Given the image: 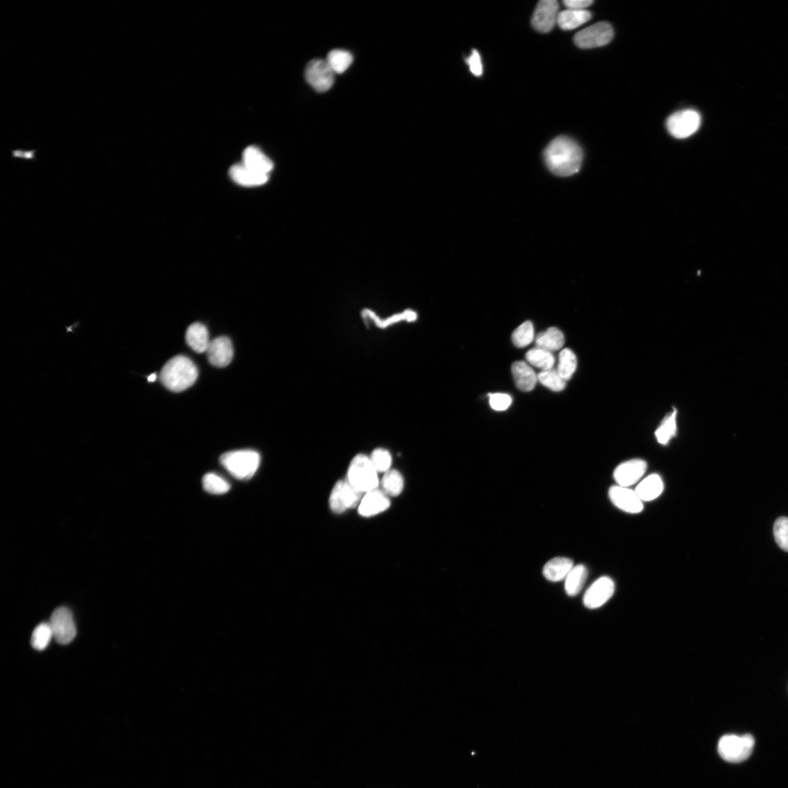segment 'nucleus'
<instances>
[{"label": "nucleus", "mask_w": 788, "mask_h": 788, "mask_svg": "<svg viewBox=\"0 0 788 788\" xmlns=\"http://www.w3.org/2000/svg\"><path fill=\"white\" fill-rule=\"evenodd\" d=\"M592 0H565L564 4L568 9L585 10L593 4Z\"/></svg>", "instance_id": "obj_40"}, {"label": "nucleus", "mask_w": 788, "mask_h": 788, "mask_svg": "<svg viewBox=\"0 0 788 788\" xmlns=\"http://www.w3.org/2000/svg\"><path fill=\"white\" fill-rule=\"evenodd\" d=\"M565 338L562 331L556 327H551L540 332L535 339L536 347L553 353L563 347Z\"/></svg>", "instance_id": "obj_22"}, {"label": "nucleus", "mask_w": 788, "mask_h": 788, "mask_svg": "<svg viewBox=\"0 0 788 788\" xmlns=\"http://www.w3.org/2000/svg\"><path fill=\"white\" fill-rule=\"evenodd\" d=\"M538 381L549 389L560 392L565 389L567 381L560 376L557 369L544 370L539 373Z\"/></svg>", "instance_id": "obj_32"}, {"label": "nucleus", "mask_w": 788, "mask_h": 788, "mask_svg": "<svg viewBox=\"0 0 788 788\" xmlns=\"http://www.w3.org/2000/svg\"><path fill=\"white\" fill-rule=\"evenodd\" d=\"M559 5L555 0H542L535 10L532 24L537 32L548 33L557 23Z\"/></svg>", "instance_id": "obj_13"}, {"label": "nucleus", "mask_w": 788, "mask_h": 788, "mask_svg": "<svg viewBox=\"0 0 788 788\" xmlns=\"http://www.w3.org/2000/svg\"><path fill=\"white\" fill-rule=\"evenodd\" d=\"M242 163L257 173L268 175L274 166V162L255 146H249L244 150Z\"/></svg>", "instance_id": "obj_19"}, {"label": "nucleus", "mask_w": 788, "mask_h": 788, "mask_svg": "<svg viewBox=\"0 0 788 788\" xmlns=\"http://www.w3.org/2000/svg\"><path fill=\"white\" fill-rule=\"evenodd\" d=\"M211 365L223 368L228 366L234 356L232 341L226 337H219L210 341L206 352Z\"/></svg>", "instance_id": "obj_15"}, {"label": "nucleus", "mask_w": 788, "mask_h": 788, "mask_svg": "<svg viewBox=\"0 0 788 788\" xmlns=\"http://www.w3.org/2000/svg\"><path fill=\"white\" fill-rule=\"evenodd\" d=\"M677 411L666 416L656 430L655 434L658 442L663 446L668 445L677 434Z\"/></svg>", "instance_id": "obj_29"}, {"label": "nucleus", "mask_w": 788, "mask_h": 788, "mask_svg": "<svg viewBox=\"0 0 788 788\" xmlns=\"http://www.w3.org/2000/svg\"><path fill=\"white\" fill-rule=\"evenodd\" d=\"M362 316L365 320H370L375 324L379 328H386L388 326L397 324L402 321H407L408 322H415L417 320V314L412 310H406L404 313L392 315L387 318V320H381L374 312L370 310H365L363 311Z\"/></svg>", "instance_id": "obj_25"}, {"label": "nucleus", "mask_w": 788, "mask_h": 788, "mask_svg": "<svg viewBox=\"0 0 788 788\" xmlns=\"http://www.w3.org/2000/svg\"><path fill=\"white\" fill-rule=\"evenodd\" d=\"M526 358L529 365L542 371L553 369L555 365V358L553 353L537 347L528 352Z\"/></svg>", "instance_id": "obj_28"}, {"label": "nucleus", "mask_w": 788, "mask_h": 788, "mask_svg": "<svg viewBox=\"0 0 788 788\" xmlns=\"http://www.w3.org/2000/svg\"><path fill=\"white\" fill-rule=\"evenodd\" d=\"M231 178L239 185L257 187L267 183L269 175L257 173L242 163L235 164L230 170Z\"/></svg>", "instance_id": "obj_17"}, {"label": "nucleus", "mask_w": 788, "mask_h": 788, "mask_svg": "<svg viewBox=\"0 0 788 788\" xmlns=\"http://www.w3.org/2000/svg\"><path fill=\"white\" fill-rule=\"evenodd\" d=\"M148 379L149 382H154V381H155V380L157 379V375L152 374V375H150Z\"/></svg>", "instance_id": "obj_42"}, {"label": "nucleus", "mask_w": 788, "mask_h": 788, "mask_svg": "<svg viewBox=\"0 0 788 788\" xmlns=\"http://www.w3.org/2000/svg\"><path fill=\"white\" fill-rule=\"evenodd\" d=\"M362 496L363 492L355 488L349 480H340L330 495V508L337 514H342L348 509L357 507L361 502Z\"/></svg>", "instance_id": "obj_6"}, {"label": "nucleus", "mask_w": 788, "mask_h": 788, "mask_svg": "<svg viewBox=\"0 0 788 788\" xmlns=\"http://www.w3.org/2000/svg\"><path fill=\"white\" fill-rule=\"evenodd\" d=\"M609 497L613 504L624 512L638 514L644 509L643 502L638 494L629 488L612 487L609 490Z\"/></svg>", "instance_id": "obj_14"}, {"label": "nucleus", "mask_w": 788, "mask_h": 788, "mask_svg": "<svg viewBox=\"0 0 788 788\" xmlns=\"http://www.w3.org/2000/svg\"><path fill=\"white\" fill-rule=\"evenodd\" d=\"M592 15L586 10L567 9L558 13L557 24L564 30H572L588 22Z\"/></svg>", "instance_id": "obj_24"}, {"label": "nucleus", "mask_w": 788, "mask_h": 788, "mask_svg": "<svg viewBox=\"0 0 788 788\" xmlns=\"http://www.w3.org/2000/svg\"><path fill=\"white\" fill-rule=\"evenodd\" d=\"M774 536L778 546L788 553V518L780 517L776 520Z\"/></svg>", "instance_id": "obj_37"}, {"label": "nucleus", "mask_w": 788, "mask_h": 788, "mask_svg": "<svg viewBox=\"0 0 788 788\" xmlns=\"http://www.w3.org/2000/svg\"><path fill=\"white\" fill-rule=\"evenodd\" d=\"M34 152H35V151H29V152L23 153V152H22V151L17 150V151H15V152H13V156L14 157H24L25 159H33L34 157Z\"/></svg>", "instance_id": "obj_41"}, {"label": "nucleus", "mask_w": 788, "mask_h": 788, "mask_svg": "<svg viewBox=\"0 0 788 788\" xmlns=\"http://www.w3.org/2000/svg\"><path fill=\"white\" fill-rule=\"evenodd\" d=\"M663 488L661 478L657 474H653L642 480L635 491L643 502H651L661 495Z\"/></svg>", "instance_id": "obj_21"}, {"label": "nucleus", "mask_w": 788, "mask_h": 788, "mask_svg": "<svg viewBox=\"0 0 788 788\" xmlns=\"http://www.w3.org/2000/svg\"><path fill=\"white\" fill-rule=\"evenodd\" d=\"M326 60L336 74H342L351 67L354 57L349 52L335 49L328 54Z\"/></svg>", "instance_id": "obj_27"}, {"label": "nucleus", "mask_w": 788, "mask_h": 788, "mask_svg": "<svg viewBox=\"0 0 788 788\" xmlns=\"http://www.w3.org/2000/svg\"><path fill=\"white\" fill-rule=\"evenodd\" d=\"M615 583L609 577H601L588 589L583 602L586 608L597 609L608 601L615 592Z\"/></svg>", "instance_id": "obj_11"}, {"label": "nucleus", "mask_w": 788, "mask_h": 788, "mask_svg": "<svg viewBox=\"0 0 788 788\" xmlns=\"http://www.w3.org/2000/svg\"><path fill=\"white\" fill-rule=\"evenodd\" d=\"M370 461L377 473H387L390 471L392 459L390 452L385 449L375 450L370 457Z\"/></svg>", "instance_id": "obj_36"}, {"label": "nucleus", "mask_w": 788, "mask_h": 788, "mask_svg": "<svg viewBox=\"0 0 788 788\" xmlns=\"http://www.w3.org/2000/svg\"><path fill=\"white\" fill-rule=\"evenodd\" d=\"M198 377L194 362L184 356H178L164 366L160 379L163 385L174 392L184 391L192 386Z\"/></svg>", "instance_id": "obj_2"}, {"label": "nucleus", "mask_w": 788, "mask_h": 788, "mask_svg": "<svg viewBox=\"0 0 788 788\" xmlns=\"http://www.w3.org/2000/svg\"><path fill=\"white\" fill-rule=\"evenodd\" d=\"M390 505L388 495L377 489L363 496L358 506V513L363 517H371L386 511Z\"/></svg>", "instance_id": "obj_16"}, {"label": "nucleus", "mask_w": 788, "mask_h": 788, "mask_svg": "<svg viewBox=\"0 0 788 788\" xmlns=\"http://www.w3.org/2000/svg\"><path fill=\"white\" fill-rule=\"evenodd\" d=\"M466 62L472 73L476 77H480L482 74V65L480 55L476 50H473L471 55L466 59Z\"/></svg>", "instance_id": "obj_39"}, {"label": "nucleus", "mask_w": 788, "mask_h": 788, "mask_svg": "<svg viewBox=\"0 0 788 788\" xmlns=\"http://www.w3.org/2000/svg\"><path fill=\"white\" fill-rule=\"evenodd\" d=\"M49 624L54 638L61 645L70 643L77 635L72 614L67 608H57L51 616Z\"/></svg>", "instance_id": "obj_10"}, {"label": "nucleus", "mask_w": 788, "mask_h": 788, "mask_svg": "<svg viewBox=\"0 0 788 788\" xmlns=\"http://www.w3.org/2000/svg\"><path fill=\"white\" fill-rule=\"evenodd\" d=\"M335 75L326 59L315 58L306 68L307 82L320 93H326L334 85Z\"/></svg>", "instance_id": "obj_9"}, {"label": "nucleus", "mask_w": 788, "mask_h": 788, "mask_svg": "<svg viewBox=\"0 0 788 788\" xmlns=\"http://www.w3.org/2000/svg\"><path fill=\"white\" fill-rule=\"evenodd\" d=\"M577 366V357L572 350L567 348L560 353L557 370L566 381L570 380Z\"/></svg>", "instance_id": "obj_30"}, {"label": "nucleus", "mask_w": 788, "mask_h": 788, "mask_svg": "<svg viewBox=\"0 0 788 788\" xmlns=\"http://www.w3.org/2000/svg\"><path fill=\"white\" fill-rule=\"evenodd\" d=\"M512 373L515 384L524 392L532 391L538 381V375L525 361H515L512 365Z\"/></svg>", "instance_id": "obj_18"}, {"label": "nucleus", "mask_w": 788, "mask_h": 788, "mask_svg": "<svg viewBox=\"0 0 788 788\" xmlns=\"http://www.w3.org/2000/svg\"><path fill=\"white\" fill-rule=\"evenodd\" d=\"M203 484L207 492L216 495L224 494L231 488L228 482L214 473L206 474L203 479Z\"/></svg>", "instance_id": "obj_33"}, {"label": "nucleus", "mask_w": 788, "mask_h": 788, "mask_svg": "<svg viewBox=\"0 0 788 788\" xmlns=\"http://www.w3.org/2000/svg\"><path fill=\"white\" fill-rule=\"evenodd\" d=\"M544 159L554 175L569 177L581 170L583 153L577 143L562 136L554 139L544 150Z\"/></svg>", "instance_id": "obj_1"}, {"label": "nucleus", "mask_w": 788, "mask_h": 788, "mask_svg": "<svg viewBox=\"0 0 788 788\" xmlns=\"http://www.w3.org/2000/svg\"><path fill=\"white\" fill-rule=\"evenodd\" d=\"M647 464L640 459H631L618 465L613 476L618 486L629 488L638 482L645 475Z\"/></svg>", "instance_id": "obj_12"}, {"label": "nucleus", "mask_w": 788, "mask_h": 788, "mask_svg": "<svg viewBox=\"0 0 788 788\" xmlns=\"http://www.w3.org/2000/svg\"><path fill=\"white\" fill-rule=\"evenodd\" d=\"M186 339L191 349L199 354L207 352L211 341L207 329L200 323L193 324L189 327Z\"/></svg>", "instance_id": "obj_23"}, {"label": "nucleus", "mask_w": 788, "mask_h": 788, "mask_svg": "<svg viewBox=\"0 0 788 788\" xmlns=\"http://www.w3.org/2000/svg\"><path fill=\"white\" fill-rule=\"evenodd\" d=\"M53 638V632L49 623L40 624L33 633L32 646L36 649L43 650L48 647Z\"/></svg>", "instance_id": "obj_35"}, {"label": "nucleus", "mask_w": 788, "mask_h": 788, "mask_svg": "<svg viewBox=\"0 0 788 788\" xmlns=\"http://www.w3.org/2000/svg\"><path fill=\"white\" fill-rule=\"evenodd\" d=\"M754 746L755 740L751 735H726L719 741L718 752L725 761L740 763L748 759Z\"/></svg>", "instance_id": "obj_5"}, {"label": "nucleus", "mask_w": 788, "mask_h": 788, "mask_svg": "<svg viewBox=\"0 0 788 788\" xmlns=\"http://www.w3.org/2000/svg\"><path fill=\"white\" fill-rule=\"evenodd\" d=\"M535 339V329L531 322H526L517 329L512 336L513 344L518 347H525L531 344Z\"/></svg>", "instance_id": "obj_34"}, {"label": "nucleus", "mask_w": 788, "mask_h": 788, "mask_svg": "<svg viewBox=\"0 0 788 788\" xmlns=\"http://www.w3.org/2000/svg\"><path fill=\"white\" fill-rule=\"evenodd\" d=\"M588 578V569L584 565L574 567L567 576L565 590L569 597L578 595L582 590Z\"/></svg>", "instance_id": "obj_26"}, {"label": "nucleus", "mask_w": 788, "mask_h": 788, "mask_svg": "<svg viewBox=\"0 0 788 788\" xmlns=\"http://www.w3.org/2000/svg\"><path fill=\"white\" fill-rule=\"evenodd\" d=\"M220 463L233 477L238 480L251 478L261 461L259 452L252 450L227 452L221 455Z\"/></svg>", "instance_id": "obj_3"}, {"label": "nucleus", "mask_w": 788, "mask_h": 788, "mask_svg": "<svg viewBox=\"0 0 788 788\" xmlns=\"http://www.w3.org/2000/svg\"><path fill=\"white\" fill-rule=\"evenodd\" d=\"M573 568L574 563L571 559L558 557L549 560L545 565L543 574L547 580L551 582H559L566 580Z\"/></svg>", "instance_id": "obj_20"}, {"label": "nucleus", "mask_w": 788, "mask_h": 788, "mask_svg": "<svg viewBox=\"0 0 788 788\" xmlns=\"http://www.w3.org/2000/svg\"><path fill=\"white\" fill-rule=\"evenodd\" d=\"M700 114L691 109L675 113L666 120V127L677 139H685L695 133L701 125Z\"/></svg>", "instance_id": "obj_7"}, {"label": "nucleus", "mask_w": 788, "mask_h": 788, "mask_svg": "<svg viewBox=\"0 0 788 788\" xmlns=\"http://www.w3.org/2000/svg\"><path fill=\"white\" fill-rule=\"evenodd\" d=\"M489 397L490 405L496 411L507 410L512 402L511 397L507 393H489Z\"/></svg>", "instance_id": "obj_38"}, {"label": "nucleus", "mask_w": 788, "mask_h": 788, "mask_svg": "<svg viewBox=\"0 0 788 788\" xmlns=\"http://www.w3.org/2000/svg\"><path fill=\"white\" fill-rule=\"evenodd\" d=\"M347 479L363 493H368L379 487L377 472L370 459L363 454L357 455L352 460Z\"/></svg>", "instance_id": "obj_4"}, {"label": "nucleus", "mask_w": 788, "mask_h": 788, "mask_svg": "<svg viewBox=\"0 0 788 788\" xmlns=\"http://www.w3.org/2000/svg\"><path fill=\"white\" fill-rule=\"evenodd\" d=\"M613 36V29L609 23L599 22L576 34L574 41L579 48L589 49L604 47Z\"/></svg>", "instance_id": "obj_8"}, {"label": "nucleus", "mask_w": 788, "mask_h": 788, "mask_svg": "<svg viewBox=\"0 0 788 788\" xmlns=\"http://www.w3.org/2000/svg\"><path fill=\"white\" fill-rule=\"evenodd\" d=\"M381 486L383 491L388 496H397L404 489V479L402 475L395 469H392L385 473Z\"/></svg>", "instance_id": "obj_31"}]
</instances>
